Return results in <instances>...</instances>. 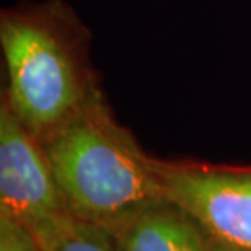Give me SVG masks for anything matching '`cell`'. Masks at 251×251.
<instances>
[{
  "mask_svg": "<svg viewBox=\"0 0 251 251\" xmlns=\"http://www.w3.org/2000/svg\"><path fill=\"white\" fill-rule=\"evenodd\" d=\"M210 251H230V250H225V248H220V247H215V245H212Z\"/></svg>",
  "mask_w": 251,
  "mask_h": 251,
  "instance_id": "cell-8",
  "label": "cell"
},
{
  "mask_svg": "<svg viewBox=\"0 0 251 251\" xmlns=\"http://www.w3.org/2000/svg\"><path fill=\"white\" fill-rule=\"evenodd\" d=\"M0 210L25 225L67 212L41 142L0 101Z\"/></svg>",
  "mask_w": 251,
  "mask_h": 251,
  "instance_id": "cell-4",
  "label": "cell"
},
{
  "mask_svg": "<svg viewBox=\"0 0 251 251\" xmlns=\"http://www.w3.org/2000/svg\"><path fill=\"white\" fill-rule=\"evenodd\" d=\"M114 251H210L198 224L168 199L145 204L104 227Z\"/></svg>",
  "mask_w": 251,
  "mask_h": 251,
  "instance_id": "cell-5",
  "label": "cell"
},
{
  "mask_svg": "<svg viewBox=\"0 0 251 251\" xmlns=\"http://www.w3.org/2000/svg\"><path fill=\"white\" fill-rule=\"evenodd\" d=\"M31 232L43 251H114L106 230L69 212L34 224Z\"/></svg>",
  "mask_w": 251,
  "mask_h": 251,
  "instance_id": "cell-6",
  "label": "cell"
},
{
  "mask_svg": "<svg viewBox=\"0 0 251 251\" xmlns=\"http://www.w3.org/2000/svg\"><path fill=\"white\" fill-rule=\"evenodd\" d=\"M90 38L64 0L25 2L0 13L7 82L0 101L39 142L103 92L90 57Z\"/></svg>",
  "mask_w": 251,
  "mask_h": 251,
  "instance_id": "cell-1",
  "label": "cell"
},
{
  "mask_svg": "<svg viewBox=\"0 0 251 251\" xmlns=\"http://www.w3.org/2000/svg\"><path fill=\"white\" fill-rule=\"evenodd\" d=\"M41 145L65 209L83 222L104 228L165 198L158 158L118 121L103 92Z\"/></svg>",
  "mask_w": 251,
  "mask_h": 251,
  "instance_id": "cell-2",
  "label": "cell"
},
{
  "mask_svg": "<svg viewBox=\"0 0 251 251\" xmlns=\"http://www.w3.org/2000/svg\"><path fill=\"white\" fill-rule=\"evenodd\" d=\"M0 251H43L31 228L7 210H0Z\"/></svg>",
  "mask_w": 251,
  "mask_h": 251,
  "instance_id": "cell-7",
  "label": "cell"
},
{
  "mask_svg": "<svg viewBox=\"0 0 251 251\" xmlns=\"http://www.w3.org/2000/svg\"><path fill=\"white\" fill-rule=\"evenodd\" d=\"M163 196L198 224L209 242L251 251V165L158 160Z\"/></svg>",
  "mask_w": 251,
  "mask_h": 251,
  "instance_id": "cell-3",
  "label": "cell"
}]
</instances>
